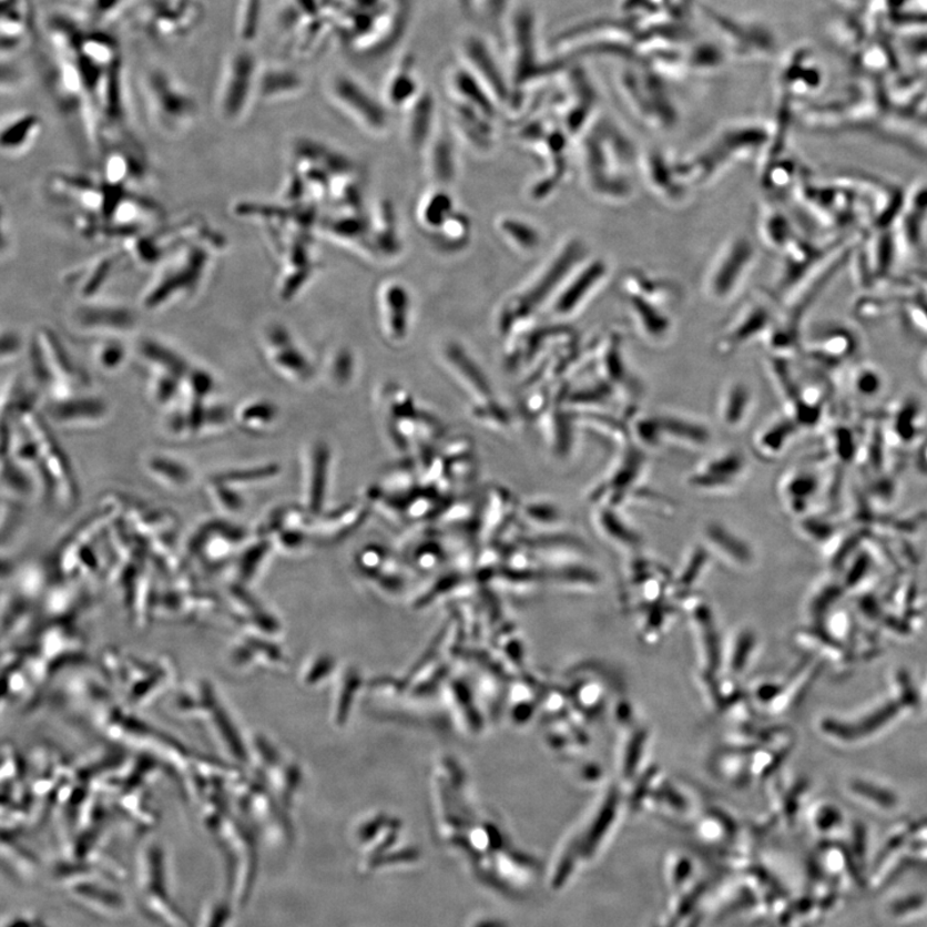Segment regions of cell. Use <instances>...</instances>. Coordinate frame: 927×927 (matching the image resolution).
Wrapping results in <instances>:
<instances>
[{
  "label": "cell",
  "mask_w": 927,
  "mask_h": 927,
  "mask_svg": "<svg viewBox=\"0 0 927 927\" xmlns=\"http://www.w3.org/2000/svg\"><path fill=\"white\" fill-rule=\"evenodd\" d=\"M61 886L65 897L84 913L105 920H116L126 914V901L120 894L113 882L105 876H95L91 870H75V873H63L59 870L53 876Z\"/></svg>",
  "instance_id": "8fae6325"
},
{
  "label": "cell",
  "mask_w": 927,
  "mask_h": 927,
  "mask_svg": "<svg viewBox=\"0 0 927 927\" xmlns=\"http://www.w3.org/2000/svg\"><path fill=\"white\" fill-rule=\"evenodd\" d=\"M659 436V449L666 446L684 450H701L711 441L710 430L681 415H652Z\"/></svg>",
  "instance_id": "484cf974"
},
{
  "label": "cell",
  "mask_w": 927,
  "mask_h": 927,
  "mask_svg": "<svg viewBox=\"0 0 927 927\" xmlns=\"http://www.w3.org/2000/svg\"><path fill=\"white\" fill-rule=\"evenodd\" d=\"M750 471L748 459L737 449L713 455L695 467L686 485L701 495H724L738 490Z\"/></svg>",
  "instance_id": "5bb4252c"
},
{
  "label": "cell",
  "mask_w": 927,
  "mask_h": 927,
  "mask_svg": "<svg viewBox=\"0 0 927 927\" xmlns=\"http://www.w3.org/2000/svg\"><path fill=\"white\" fill-rule=\"evenodd\" d=\"M581 255L580 245L569 244L564 246L561 254L556 255V259L549 263L547 269L540 272L539 276L532 282L527 289L516 295L503 307L499 324L502 334H511L518 325L523 324L529 319L534 312L547 303L551 294L557 293V287L564 284L567 276H569V268L573 262L571 259Z\"/></svg>",
  "instance_id": "9c48e42d"
},
{
  "label": "cell",
  "mask_w": 927,
  "mask_h": 927,
  "mask_svg": "<svg viewBox=\"0 0 927 927\" xmlns=\"http://www.w3.org/2000/svg\"><path fill=\"white\" fill-rule=\"evenodd\" d=\"M794 420L775 419L758 429L754 437V451L757 457L774 460L782 457L791 441L795 438Z\"/></svg>",
  "instance_id": "74e56055"
},
{
  "label": "cell",
  "mask_w": 927,
  "mask_h": 927,
  "mask_svg": "<svg viewBox=\"0 0 927 927\" xmlns=\"http://www.w3.org/2000/svg\"><path fill=\"white\" fill-rule=\"evenodd\" d=\"M278 406L271 399H246L234 409V426L245 435H267L278 425Z\"/></svg>",
  "instance_id": "e575fe53"
},
{
  "label": "cell",
  "mask_w": 927,
  "mask_h": 927,
  "mask_svg": "<svg viewBox=\"0 0 927 927\" xmlns=\"http://www.w3.org/2000/svg\"><path fill=\"white\" fill-rule=\"evenodd\" d=\"M854 390L862 397H877L882 394L884 381L880 373L869 367H862L853 378Z\"/></svg>",
  "instance_id": "6f0895ef"
},
{
  "label": "cell",
  "mask_w": 927,
  "mask_h": 927,
  "mask_svg": "<svg viewBox=\"0 0 927 927\" xmlns=\"http://www.w3.org/2000/svg\"><path fill=\"white\" fill-rule=\"evenodd\" d=\"M466 55L470 73L485 86L495 101L503 102L510 98L509 88L501 71L487 48L476 38L467 40Z\"/></svg>",
  "instance_id": "1f68e13d"
},
{
  "label": "cell",
  "mask_w": 927,
  "mask_h": 927,
  "mask_svg": "<svg viewBox=\"0 0 927 927\" xmlns=\"http://www.w3.org/2000/svg\"><path fill=\"white\" fill-rule=\"evenodd\" d=\"M303 80L294 71L284 69H261L258 100L277 101L298 94Z\"/></svg>",
  "instance_id": "ee69618b"
},
{
  "label": "cell",
  "mask_w": 927,
  "mask_h": 927,
  "mask_svg": "<svg viewBox=\"0 0 927 927\" xmlns=\"http://www.w3.org/2000/svg\"><path fill=\"white\" fill-rule=\"evenodd\" d=\"M870 18L892 33H917L927 28V0H875Z\"/></svg>",
  "instance_id": "4316f807"
},
{
  "label": "cell",
  "mask_w": 927,
  "mask_h": 927,
  "mask_svg": "<svg viewBox=\"0 0 927 927\" xmlns=\"http://www.w3.org/2000/svg\"><path fill=\"white\" fill-rule=\"evenodd\" d=\"M329 375L332 381L337 386L348 385L355 373V358L348 349L335 352L329 361Z\"/></svg>",
  "instance_id": "11a10c76"
},
{
  "label": "cell",
  "mask_w": 927,
  "mask_h": 927,
  "mask_svg": "<svg viewBox=\"0 0 927 927\" xmlns=\"http://www.w3.org/2000/svg\"><path fill=\"white\" fill-rule=\"evenodd\" d=\"M88 342L92 363L102 374L120 373L130 361L131 347L125 338H99Z\"/></svg>",
  "instance_id": "f35d334b"
},
{
  "label": "cell",
  "mask_w": 927,
  "mask_h": 927,
  "mask_svg": "<svg viewBox=\"0 0 927 927\" xmlns=\"http://www.w3.org/2000/svg\"><path fill=\"white\" fill-rule=\"evenodd\" d=\"M261 65L247 48H235L222 63L215 85L214 114L222 124L237 126L245 122L258 100Z\"/></svg>",
  "instance_id": "5b68a950"
},
{
  "label": "cell",
  "mask_w": 927,
  "mask_h": 927,
  "mask_svg": "<svg viewBox=\"0 0 927 927\" xmlns=\"http://www.w3.org/2000/svg\"><path fill=\"white\" fill-rule=\"evenodd\" d=\"M435 122V105L428 94L411 103L409 119H407V140L414 149H421L430 139Z\"/></svg>",
  "instance_id": "f6af8a7d"
},
{
  "label": "cell",
  "mask_w": 927,
  "mask_h": 927,
  "mask_svg": "<svg viewBox=\"0 0 927 927\" xmlns=\"http://www.w3.org/2000/svg\"><path fill=\"white\" fill-rule=\"evenodd\" d=\"M205 493L212 507L221 516L235 517L242 515L246 508L247 500L243 492H240L227 485L207 479Z\"/></svg>",
  "instance_id": "c3c4849f"
},
{
  "label": "cell",
  "mask_w": 927,
  "mask_h": 927,
  "mask_svg": "<svg viewBox=\"0 0 927 927\" xmlns=\"http://www.w3.org/2000/svg\"><path fill=\"white\" fill-rule=\"evenodd\" d=\"M768 323V315L764 308L753 307L748 308L745 314H741L730 329L723 333L721 339L717 342V349L723 355H732L745 343L754 338L755 335L763 332Z\"/></svg>",
  "instance_id": "8d00e7d4"
},
{
  "label": "cell",
  "mask_w": 927,
  "mask_h": 927,
  "mask_svg": "<svg viewBox=\"0 0 927 927\" xmlns=\"http://www.w3.org/2000/svg\"><path fill=\"white\" fill-rule=\"evenodd\" d=\"M142 468L151 481L170 492H187L196 482V471L190 462L164 451L147 452Z\"/></svg>",
  "instance_id": "ffe728a7"
},
{
  "label": "cell",
  "mask_w": 927,
  "mask_h": 927,
  "mask_svg": "<svg viewBox=\"0 0 927 927\" xmlns=\"http://www.w3.org/2000/svg\"><path fill=\"white\" fill-rule=\"evenodd\" d=\"M428 171L435 186L446 187L457 177V157L452 141L447 134H439L430 145Z\"/></svg>",
  "instance_id": "7bdbcfd3"
},
{
  "label": "cell",
  "mask_w": 927,
  "mask_h": 927,
  "mask_svg": "<svg viewBox=\"0 0 927 927\" xmlns=\"http://www.w3.org/2000/svg\"><path fill=\"white\" fill-rule=\"evenodd\" d=\"M702 538V543L711 556L721 558L723 562L737 569H745L754 561V551L750 543L723 523L709 522L703 527Z\"/></svg>",
  "instance_id": "f546056e"
},
{
  "label": "cell",
  "mask_w": 927,
  "mask_h": 927,
  "mask_svg": "<svg viewBox=\"0 0 927 927\" xmlns=\"http://www.w3.org/2000/svg\"><path fill=\"white\" fill-rule=\"evenodd\" d=\"M210 222L198 215H186L173 222H162L143 234L126 240L119 246L135 265L154 269L160 262L193 242L210 228Z\"/></svg>",
  "instance_id": "52a82bcc"
},
{
  "label": "cell",
  "mask_w": 927,
  "mask_h": 927,
  "mask_svg": "<svg viewBox=\"0 0 927 927\" xmlns=\"http://www.w3.org/2000/svg\"><path fill=\"white\" fill-rule=\"evenodd\" d=\"M279 475V466L275 462L258 464V466H247L231 468L220 473H215L211 478L214 481L227 485L240 492L252 489L263 483H267Z\"/></svg>",
  "instance_id": "b9f144b4"
},
{
  "label": "cell",
  "mask_w": 927,
  "mask_h": 927,
  "mask_svg": "<svg viewBox=\"0 0 927 927\" xmlns=\"http://www.w3.org/2000/svg\"><path fill=\"white\" fill-rule=\"evenodd\" d=\"M753 258V247L746 240H735L726 245L707 275L706 291L710 297L716 300L729 299L737 291Z\"/></svg>",
  "instance_id": "e0dca14e"
},
{
  "label": "cell",
  "mask_w": 927,
  "mask_h": 927,
  "mask_svg": "<svg viewBox=\"0 0 927 927\" xmlns=\"http://www.w3.org/2000/svg\"><path fill=\"white\" fill-rule=\"evenodd\" d=\"M226 247V237L213 226L180 247L153 269L141 293V308L160 314L196 298Z\"/></svg>",
  "instance_id": "6da1fadb"
},
{
  "label": "cell",
  "mask_w": 927,
  "mask_h": 927,
  "mask_svg": "<svg viewBox=\"0 0 927 927\" xmlns=\"http://www.w3.org/2000/svg\"><path fill=\"white\" fill-rule=\"evenodd\" d=\"M379 308L386 337L395 343L405 340L411 316V295L407 287L398 282L383 285L379 292Z\"/></svg>",
  "instance_id": "603a6c76"
},
{
  "label": "cell",
  "mask_w": 927,
  "mask_h": 927,
  "mask_svg": "<svg viewBox=\"0 0 927 927\" xmlns=\"http://www.w3.org/2000/svg\"><path fill=\"white\" fill-rule=\"evenodd\" d=\"M444 358L454 377L475 398L476 404L489 403L495 399L489 379L486 378L481 367L458 343H449L444 348Z\"/></svg>",
  "instance_id": "f1b7e54d"
},
{
  "label": "cell",
  "mask_w": 927,
  "mask_h": 927,
  "mask_svg": "<svg viewBox=\"0 0 927 927\" xmlns=\"http://www.w3.org/2000/svg\"><path fill=\"white\" fill-rule=\"evenodd\" d=\"M705 19L733 58L745 61L768 60L778 50L772 29L758 21L743 20L734 16L705 8Z\"/></svg>",
  "instance_id": "30bf717a"
},
{
  "label": "cell",
  "mask_w": 927,
  "mask_h": 927,
  "mask_svg": "<svg viewBox=\"0 0 927 927\" xmlns=\"http://www.w3.org/2000/svg\"><path fill=\"white\" fill-rule=\"evenodd\" d=\"M3 415H14L30 431L37 445L39 460L42 464L47 489V500L62 510H73L79 500L78 482L74 470L58 439L51 434L47 422L33 406L21 403L13 410Z\"/></svg>",
  "instance_id": "277c9868"
},
{
  "label": "cell",
  "mask_w": 927,
  "mask_h": 927,
  "mask_svg": "<svg viewBox=\"0 0 927 927\" xmlns=\"http://www.w3.org/2000/svg\"><path fill=\"white\" fill-rule=\"evenodd\" d=\"M498 230L500 235L507 240V243L518 252L533 253L541 245L540 231L521 218L508 215V217L498 222Z\"/></svg>",
  "instance_id": "bcb514c9"
},
{
  "label": "cell",
  "mask_w": 927,
  "mask_h": 927,
  "mask_svg": "<svg viewBox=\"0 0 927 927\" xmlns=\"http://www.w3.org/2000/svg\"><path fill=\"white\" fill-rule=\"evenodd\" d=\"M455 213L457 211H455L452 196L447 193L445 187L436 186L435 190L429 191L421 197L418 218L420 225L434 234V232L441 230Z\"/></svg>",
  "instance_id": "60d3db41"
},
{
  "label": "cell",
  "mask_w": 927,
  "mask_h": 927,
  "mask_svg": "<svg viewBox=\"0 0 927 927\" xmlns=\"http://www.w3.org/2000/svg\"><path fill=\"white\" fill-rule=\"evenodd\" d=\"M332 98L343 111L363 125L366 131L383 133L388 128V113L381 103L365 91L361 85L347 77L333 79Z\"/></svg>",
  "instance_id": "2e32d148"
},
{
  "label": "cell",
  "mask_w": 927,
  "mask_h": 927,
  "mask_svg": "<svg viewBox=\"0 0 927 927\" xmlns=\"http://www.w3.org/2000/svg\"><path fill=\"white\" fill-rule=\"evenodd\" d=\"M43 131V120L33 111H19L2 120L0 149L6 157H20L29 153Z\"/></svg>",
  "instance_id": "d4e9b609"
},
{
  "label": "cell",
  "mask_w": 927,
  "mask_h": 927,
  "mask_svg": "<svg viewBox=\"0 0 927 927\" xmlns=\"http://www.w3.org/2000/svg\"><path fill=\"white\" fill-rule=\"evenodd\" d=\"M31 374L47 395L48 401L91 390L92 383L58 333L51 327H35L28 343Z\"/></svg>",
  "instance_id": "3957f363"
},
{
  "label": "cell",
  "mask_w": 927,
  "mask_h": 927,
  "mask_svg": "<svg viewBox=\"0 0 927 927\" xmlns=\"http://www.w3.org/2000/svg\"><path fill=\"white\" fill-rule=\"evenodd\" d=\"M383 411L386 429L395 449L409 452L436 444L444 435V427L435 415L418 409L404 388L391 385L383 390Z\"/></svg>",
  "instance_id": "8992f818"
},
{
  "label": "cell",
  "mask_w": 927,
  "mask_h": 927,
  "mask_svg": "<svg viewBox=\"0 0 927 927\" xmlns=\"http://www.w3.org/2000/svg\"><path fill=\"white\" fill-rule=\"evenodd\" d=\"M835 10L841 11L843 16H852V18H868L875 0H826Z\"/></svg>",
  "instance_id": "91938a15"
},
{
  "label": "cell",
  "mask_w": 927,
  "mask_h": 927,
  "mask_svg": "<svg viewBox=\"0 0 927 927\" xmlns=\"http://www.w3.org/2000/svg\"><path fill=\"white\" fill-rule=\"evenodd\" d=\"M47 417L63 430L99 428L110 419L111 409L105 398L83 391L45 405Z\"/></svg>",
  "instance_id": "9a60e30c"
},
{
  "label": "cell",
  "mask_w": 927,
  "mask_h": 927,
  "mask_svg": "<svg viewBox=\"0 0 927 927\" xmlns=\"http://www.w3.org/2000/svg\"><path fill=\"white\" fill-rule=\"evenodd\" d=\"M134 350L147 373L170 374L183 379L194 365L182 352L155 337L140 338Z\"/></svg>",
  "instance_id": "4dcf8cb0"
},
{
  "label": "cell",
  "mask_w": 927,
  "mask_h": 927,
  "mask_svg": "<svg viewBox=\"0 0 927 927\" xmlns=\"http://www.w3.org/2000/svg\"><path fill=\"white\" fill-rule=\"evenodd\" d=\"M259 347L266 363L279 378L307 385L315 377V367L286 326L268 323L259 335Z\"/></svg>",
  "instance_id": "4fadbf2b"
},
{
  "label": "cell",
  "mask_w": 927,
  "mask_h": 927,
  "mask_svg": "<svg viewBox=\"0 0 927 927\" xmlns=\"http://www.w3.org/2000/svg\"><path fill=\"white\" fill-rule=\"evenodd\" d=\"M823 79L817 55L808 47H798L788 54L781 69V86L787 99L804 98L819 90Z\"/></svg>",
  "instance_id": "d6986e66"
},
{
  "label": "cell",
  "mask_w": 927,
  "mask_h": 927,
  "mask_svg": "<svg viewBox=\"0 0 927 927\" xmlns=\"http://www.w3.org/2000/svg\"><path fill=\"white\" fill-rule=\"evenodd\" d=\"M607 268L602 262L589 263L588 267L579 268L577 277L566 279V289H559L558 299H554L551 314L559 319H566L578 314L583 303H587L591 294L597 291L603 282Z\"/></svg>",
  "instance_id": "7402d4cb"
},
{
  "label": "cell",
  "mask_w": 927,
  "mask_h": 927,
  "mask_svg": "<svg viewBox=\"0 0 927 927\" xmlns=\"http://www.w3.org/2000/svg\"><path fill=\"white\" fill-rule=\"evenodd\" d=\"M396 215L390 205H380L378 222L375 223L374 236L375 249L385 255H395L401 251V244L397 235Z\"/></svg>",
  "instance_id": "f907efd6"
},
{
  "label": "cell",
  "mask_w": 927,
  "mask_h": 927,
  "mask_svg": "<svg viewBox=\"0 0 927 927\" xmlns=\"http://www.w3.org/2000/svg\"><path fill=\"white\" fill-rule=\"evenodd\" d=\"M471 415L487 428L502 430L510 427V415L506 407H502L497 399H492L489 403L476 404L473 410H471Z\"/></svg>",
  "instance_id": "f5cc1de1"
},
{
  "label": "cell",
  "mask_w": 927,
  "mask_h": 927,
  "mask_svg": "<svg viewBox=\"0 0 927 927\" xmlns=\"http://www.w3.org/2000/svg\"><path fill=\"white\" fill-rule=\"evenodd\" d=\"M630 309L638 332L646 342L661 345L670 337V319L663 316L660 309H654L651 302L635 298L630 303Z\"/></svg>",
  "instance_id": "ab89813d"
},
{
  "label": "cell",
  "mask_w": 927,
  "mask_h": 927,
  "mask_svg": "<svg viewBox=\"0 0 927 927\" xmlns=\"http://www.w3.org/2000/svg\"><path fill=\"white\" fill-rule=\"evenodd\" d=\"M28 349L23 345L21 335L16 330H3L2 333V365H11L20 358L22 350Z\"/></svg>",
  "instance_id": "680465c9"
},
{
  "label": "cell",
  "mask_w": 927,
  "mask_h": 927,
  "mask_svg": "<svg viewBox=\"0 0 927 927\" xmlns=\"http://www.w3.org/2000/svg\"><path fill=\"white\" fill-rule=\"evenodd\" d=\"M921 373H923V377L927 381V354L924 356L923 361H921Z\"/></svg>",
  "instance_id": "6125c7cd"
},
{
  "label": "cell",
  "mask_w": 927,
  "mask_h": 927,
  "mask_svg": "<svg viewBox=\"0 0 927 927\" xmlns=\"http://www.w3.org/2000/svg\"><path fill=\"white\" fill-rule=\"evenodd\" d=\"M650 68H628L619 78L622 99L653 128H669L676 119L673 102Z\"/></svg>",
  "instance_id": "7c38bea8"
},
{
  "label": "cell",
  "mask_w": 927,
  "mask_h": 927,
  "mask_svg": "<svg viewBox=\"0 0 927 927\" xmlns=\"http://www.w3.org/2000/svg\"><path fill=\"white\" fill-rule=\"evenodd\" d=\"M249 541V534L228 521L206 522L198 527L189 542L190 550L198 556H228Z\"/></svg>",
  "instance_id": "cb8c5ba5"
},
{
  "label": "cell",
  "mask_w": 927,
  "mask_h": 927,
  "mask_svg": "<svg viewBox=\"0 0 927 927\" xmlns=\"http://www.w3.org/2000/svg\"><path fill=\"white\" fill-rule=\"evenodd\" d=\"M437 234L438 236H442L437 240V244L441 246L442 251L457 252L469 240L470 222L467 215L457 212L445 223L444 227Z\"/></svg>",
  "instance_id": "816d5d0a"
},
{
  "label": "cell",
  "mask_w": 927,
  "mask_h": 927,
  "mask_svg": "<svg viewBox=\"0 0 927 927\" xmlns=\"http://www.w3.org/2000/svg\"><path fill=\"white\" fill-rule=\"evenodd\" d=\"M139 92L151 130L164 140H180L193 130L198 103L193 92L162 67L142 68Z\"/></svg>",
  "instance_id": "7a4b0ae2"
},
{
  "label": "cell",
  "mask_w": 927,
  "mask_h": 927,
  "mask_svg": "<svg viewBox=\"0 0 927 927\" xmlns=\"http://www.w3.org/2000/svg\"><path fill=\"white\" fill-rule=\"evenodd\" d=\"M367 509L361 502H349L326 515H314L312 538L319 543H335L345 540L361 526Z\"/></svg>",
  "instance_id": "83f0119b"
},
{
  "label": "cell",
  "mask_w": 927,
  "mask_h": 927,
  "mask_svg": "<svg viewBox=\"0 0 927 927\" xmlns=\"http://www.w3.org/2000/svg\"><path fill=\"white\" fill-rule=\"evenodd\" d=\"M69 325L79 337L130 338L139 327V316L125 303L103 297L78 299L70 310Z\"/></svg>",
  "instance_id": "ba28073f"
},
{
  "label": "cell",
  "mask_w": 927,
  "mask_h": 927,
  "mask_svg": "<svg viewBox=\"0 0 927 927\" xmlns=\"http://www.w3.org/2000/svg\"><path fill=\"white\" fill-rule=\"evenodd\" d=\"M818 490V481L809 471L793 470L782 478L780 497L783 506L793 515L804 513Z\"/></svg>",
  "instance_id": "d590c367"
},
{
  "label": "cell",
  "mask_w": 927,
  "mask_h": 927,
  "mask_svg": "<svg viewBox=\"0 0 927 927\" xmlns=\"http://www.w3.org/2000/svg\"><path fill=\"white\" fill-rule=\"evenodd\" d=\"M593 524L599 537L613 548L634 551L642 547L641 533L620 516L618 508L597 506Z\"/></svg>",
  "instance_id": "836d02e7"
},
{
  "label": "cell",
  "mask_w": 927,
  "mask_h": 927,
  "mask_svg": "<svg viewBox=\"0 0 927 927\" xmlns=\"http://www.w3.org/2000/svg\"><path fill=\"white\" fill-rule=\"evenodd\" d=\"M754 404L753 389L745 381H731L719 396V420L726 429L740 430L753 415Z\"/></svg>",
  "instance_id": "d6a6232c"
},
{
  "label": "cell",
  "mask_w": 927,
  "mask_h": 927,
  "mask_svg": "<svg viewBox=\"0 0 927 927\" xmlns=\"http://www.w3.org/2000/svg\"><path fill=\"white\" fill-rule=\"evenodd\" d=\"M231 908L226 900H207L200 910L195 927H228Z\"/></svg>",
  "instance_id": "db71d44e"
},
{
  "label": "cell",
  "mask_w": 927,
  "mask_h": 927,
  "mask_svg": "<svg viewBox=\"0 0 927 927\" xmlns=\"http://www.w3.org/2000/svg\"><path fill=\"white\" fill-rule=\"evenodd\" d=\"M3 927H45L42 920L30 914L12 915Z\"/></svg>",
  "instance_id": "94428289"
},
{
  "label": "cell",
  "mask_w": 927,
  "mask_h": 927,
  "mask_svg": "<svg viewBox=\"0 0 927 927\" xmlns=\"http://www.w3.org/2000/svg\"><path fill=\"white\" fill-rule=\"evenodd\" d=\"M125 257L126 254L122 247L116 246L115 249L102 253L99 257H94L71 271L67 282L71 291L75 293L77 298L102 297L103 291H105L111 278L115 276Z\"/></svg>",
  "instance_id": "ac0fdd59"
},
{
  "label": "cell",
  "mask_w": 927,
  "mask_h": 927,
  "mask_svg": "<svg viewBox=\"0 0 927 927\" xmlns=\"http://www.w3.org/2000/svg\"><path fill=\"white\" fill-rule=\"evenodd\" d=\"M332 452L325 442L317 441L309 446L303 470V500L310 515L323 511L327 483H329Z\"/></svg>",
  "instance_id": "44dd1931"
},
{
  "label": "cell",
  "mask_w": 927,
  "mask_h": 927,
  "mask_svg": "<svg viewBox=\"0 0 927 927\" xmlns=\"http://www.w3.org/2000/svg\"><path fill=\"white\" fill-rule=\"evenodd\" d=\"M675 173L676 167H675ZM671 172L670 165L662 159L659 153L646 154L644 159V174L646 181L653 190L659 191L661 195H670V197L678 198L676 195H682V191L675 189V180L678 174Z\"/></svg>",
  "instance_id": "681fc988"
},
{
  "label": "cell",
  "mask_w": 927,
  "mask_h": 927,
  "mask_svg": "<svg viewBox=\"0 0 927 927\" xmlns=\"http://www.w3.org/2000/svg\"><path fill=\"white\" fill-rule=\"evenodd\" d=\"M526 526L542 532L553 533L566 522L563 510L548 500H533L521 508Z\"/></svg>",
  "instance_id": "7dc6e473"
},
{
  "label": "cell",
  "mask_w": 927,
  "mask_h": 927,
  "mask_svg": "<svg viewBox=\"0 0 927 927\" xmlns=\"http://www.w3.org/2000/svg\"><path fill=\"white\" fill-rule=\"evenodd\" d=\"M414 83V78L410 77L409 71H399V74L390 80L387 90L388 100L391 105H406L414 98L415 92H417Z\"/></svg>",
  "instance_id": "9f6ffc18"
}]
</instances>
